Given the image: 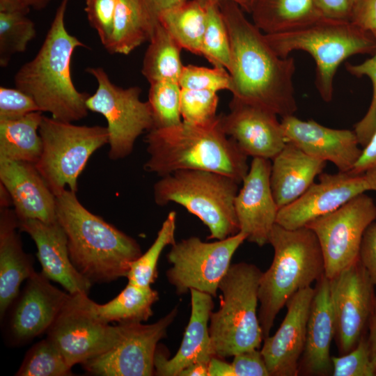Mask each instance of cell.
Wrapping results in <instances>:
<instances>
[{
  "mask_svg": "<svg viewBox=\"0 0 376 376\" xmlns=\"http://www.w3.org/2000/svg\"><path fill=\"white\" fill-rule=\"evenodd\" d=\"M230 45L233 98L269 110L280 117L297 110L292 56L281 57L262 32L234 2L219 1Z\"/></svg>",
  "mask_w": 376,
  "mask_h": 376,
  "instance_id": "cell-1",
  "label": "cell"
},
{
  "mask_svg": "<svg viewBox=\"0 0 376 376\" xmlns=\"http://www.w3.org/2000/svg\"><path fill=\"white\" fill-rule=\"evenodd\" d=\"M145 141L149 158L144 169L160 177L179 170H202L228 175L240 184L249 169L248 156L225 134L219 115L206 125L182 121L152 128Z\"/></svg>",
  "mask_w": 376,
  "mask_h": 376,
  "instance_id": "cell-2",
  "label": "cell"
},
{
  "mask_svg": "<svg viewBox=\"0 0 376 376\" xmlns=\"http://www.w3.org/2000/svg\"><path fill=\"white\" fill-rule=\"evenodd\" d=\"M56 221L63 229L70 260L93 283L126 277L141 254L139 243L87 210L76 192L65 189L56 195Z\"/></svg>",
  "mask_w": 376,
  "mask_h": 376,
  "instance_id": "cell-3",
  "label": "cell"
},
{
  "mask_svg": "<svg viewBox=\"0 0 376 376\" xmlns=\"http://www.w3.org/2000/svg\"><path fill=\"white\" fill-rule=\"evenodd\" d=\"M70 0H61L45 38L35 57L16 72V88L30 95L41 112L56 120L74 122L88 115L90 94L79 91L71 77V60L78 47L88 48L70 34L65 15Z\"/></svg>",
  "mask_w": 376,
  "mask_h": 376,
  "instance_id": "cell-4",
  "label": "cell"
},
{
  "mask_svg": "<svg viewBox=\"0 0 376 376\" xmlns=\"http://www.w3.org/2000/svg\"><path fill=\"white\" fill-rule=\"evenodd\" d=\"M269 244L274 249V258L262 273L258 289L263 340L269 336L276 315L289 299L324 274L322 250L311 229L305 226L290 230L275 224Z\"/></svg>",
  "mask_w": 376,
  "mask_h": 376,
  "instance_id": "cell-5",
  "label": "cell"
},
{
  "mask_svg": "<svg viewBox=\"0 0 376 376\" xmlns=\"http://www.w3.org/2000/svg\"><path fill=\"white\" fill-rule=\"evenodd\" d=\"M265 38L281 57L300 50L313 58L315 87L326 102L333 99L334 77L340 64L353 55L376 51L375 38L351 20L324 17L296 29L265 34Z\"/></svg>",
  "mask_w": 376,
  "mask_h": 376,
  "instance_id": "cell-6",
  "label": "cell"
},
{
  "mask_svg": "<svg viewBox=\"0 0 376 376\" xmlns=\"http://www.w3.org/2000/svg\"><path fill=\"white\" fill-rule=\"evenodd\" d=\"M262 273L255 265L241 262L230 265L219 283V308L209 322L214 357L260 348L263 336L257 308Z\"/></svg>",
  "mask_w": 376,
  "mask_h": 376,
  "instance_id": "cell-7",
  "label": "cell"
},
{
  "mask_svg": "<svg viewBox=\"0 0 376 376\" xmlns=\"http://www.w3.org/2000/svg\"><path fill=\"white\" fill-rule=\"evenodd\" d=\"M239 185L218 173L179 170L155 182L153 197L159 206L169 203L183 206L207 227V239L224 240L240 232L235 210Z\"/></svg>",
  "mask_w": 376,
  "mask_h": 376,
  "instance_id": "cell-8",
  "label": "cell"
},
{
  "mask_svg": "<svg viewBox=\"0 0 376 376\" xmlns=\"http://www.w3.org/2000/svg\"><path fill=\"white\" fill-rule=\"evenodd\" d=\"M39 134L42 152L36 167L56 195L77 191V179L90 157L108 143L107 127L77 125L42 116Z\"/></svg>",
  "mask_w": 376,
  "mask_h": 376,
  "instance_id": "cell-9",
  "label": "cell"
},
{
  "mask_svg": "<svg viewBox=\"0 0 376 376\" xmlns=\"http://www.w3.org/2000/svg\"><path fill=\"white\" fill-rule=\"evenodd\" d=\"M86 71L97 81V87L86 102L88 111L102 115L107 123L109 157L113 160L130 155L137 138L154 127L150 105L140 99L138 86L127 88L113 84L100 67Z\"/></svg>",
  "mask_w": 376,
  "mask_h": 376,
  "instance_id": "cell-10",
  "label": "cell"
},
{
  "mask_svg": "<svg viewBox=\"0 0 376 376\" xmlns=\"http://www.w3.org/2000/svg\"><path fill=\"white\" fill-rule=\"evenodd\" d=\"M246 237L240 231L212 242L195 236L175 242L167 254L171 265L166 272L168 281L179 295L194 289L216 297L234 253Z\"/></svg>",
  "mask_w": 376,
  "mask_h": 376,
  "instance_id": "cell-11",
  "label": "cell"
},
{
  "mask_svg": "<svg viewBox=\"0 0 376 376\" xmlns=\"http://www.w3.org/2000/svg\"><path fill=\"white\" fill-rule=\"evenodd\" d=\"M375 219V203L363 193L306 226L318 240L329 279L359 260L363 233Z\"/></svg>",
  "mask_w": 376,
  "mask_h": 376,
  "instance_id": "cell-12",
  "label": "cell"
},
{
  "mask_svg": "<svg viewBox=\"0 0 376 376\" xmlns=\"http://www.w3.org/2000/svg\"><path fill=\"white\" fill-rule=\"evenodd\" d=\"M92 303L86 294L70 295L47 331L72 368L110 350L120 334L119 324L111 326L96 317Z\"/></svg>",
  "mask_w": 376,
  "mask_h": 376,
  "instance_id": "cell-13",
  "label": "cell"
},
{
  "mask_svg": "<svg viewBox=\"0 0 376 376\" xmlns=\"http://www.w3.org/2000/svg\"><path fill=\"white\" fill-rule=\"evenodd\" d=\"M178 313V307L152 324H119L120 334L108 351L81 364L91 375L100 376L154 375L155 354Z\"/></svg>",
  "mask_w": 376,
  "mask_h": 376,
  "instance_id": "cell-14",
  "label": "cell"
},
{
  "mask_svg": "<svg viewBox=\"0 0 376 376\" xmlns=\"http://www.w3.org/2000/svg\"><path fill=\"white\" fill-rule=\"evenodd\" d=\"M375 287L359 260L329 279L339 355L354 349L365 336L376 296Z\"/></svg>",
  "mask_w": 376,
  "mask_h": 376,
  "instance_id": "cell-15",
  "label": "cell"
},
{
  "mask_svg": "<svg viewBox=\"0 0 376 376\" xmlns=\"http://www.w3.org/2000/svg\"><path fill=\"white\" fill-rule=\"evenodd\" d=\"M70 297L42 272H35L5 315L3 333L8 344L21 346L47 333Z\"/></svg>",
  "mask_w": 376,
  "mask_h": 376,
  "instance_id": "cell-16",
  "label": "cell"
},
{
  "mask_svg": "<svg viewBox=\"0 0 376 376\" xmlns=\"http://www.w3.org/2000/svg\"><path fill=\"white\" fill-rule=\"evenodd\" d=\"M297 199L279 210L276 224L290 230L305 227L313 220L337 210L369 190L363 174L322 173Z\"/></svg>",
  "mask_w": 376,
  "mask_h": 376,
  "instance_id": "cell-17",
  "label": "cell"
},
{
  "mask_svg": "<svg viewBox=\"0 0 376 376\" xmlns=\"http://www.w3.org/2000/svg\"><path fill=\"white\" fill-rule=\"evenodd\" d=\"M229 107L228 113L219 115L225 134L248 157L272 160L286 144L277 115L233 98Z\"/></svg>",
  "mask_w": 376,
  "mask_h": 376,
  "instance_id": "cell-18",
  "label": "cell"
},
{
  "mask_svg": "<svg viewBox=\"0 0 376 376\" xmlns=\"http://www.w3.org/2000/svg\"><path fill=\"white\" fill-rule=\"evenodd\" d=\"M271 161L254 157L235 198L240 231L246 240L263 246L269 244L279 207L270 186Z\"/></svg>",
  "mask_w": 376,
  "mask_h": 376,
  "instance_id": "cell-19",
  "label": "cell"
},
{
  "mask_svg": "<svg viewBox=\"0 0 376 376\" xmlns=\"http://www.w3.org/2000/svg\"><path fill=\"white\" fill-rule=\"evenodd\" d=\"M315 288L295 293L287 301L286 315L276 333L264 339L261 353L269 376H297L304 352L306 326Z\"/></svg>",
  "mask_w": 376,
  "mask_h": 376,
  "instance_id": "cell-20",
  "label": "cell"
},
{
  "mask_svg": "<svg viewBox=\"0 0 376 376\" xmlns=\"http://www.w3.org/2000/svg\"><path fill=\"white\" fill-rule=\"evenodd\" d=\"M281 123L286 143L313 157L331 162L338 171L350 172L361 155L363 148L354 130L329 128L295 115L282 118Z\"/></svg>",
  "mask_w": 376,
  "mask_h": 376,
  "instance_id": "cell-21",
  "label": "cell"
},
{
  "mask_svg": "<svg viewBox=\"0 0 376 376\" xmlns=\"http://www.w3.org/2000/svg\"><path fill=\"white\" fill-rule=\"evenodd\" d=\"M19 230L34 241L41 272L50 281L59 283L70 295L88 294L92 283L72 264L66 235L57 222L37 219H18Z\"/></svg>",
  "mask_w": 376,
  "mask_h": 376,
  "instance_id": "cell-22",
  "label": "cell"
},
{
  "mask_svg": "<svg viewBox=\"0 0 376 376\" xmlns=\"http://www.w3.org/2000/svg\"><path fill=\"white\" fill-rule=\"evenodd\" d=\"M0 181L19 220L57 221L56 196L34 164L0 159Z\"/></svg>",
  "mask_w": 376,
  "mask_h": 376,
  "instance_id": "cell-23",
  "label": "cell"
},
{
  "mask_svg": "<svg viewBox=\"0 0 376 376\" xmlns=\"http://www.w3.org/2000/svg\"><path fill=\"white\" fill-rule=\"evenodd\" d=\"M191 315L180 346L171 359L157 347L155 375L179 376L182 370L196 362L209 363L214 357L209 332V322L214 307L212 296L191 289Z\"/></svg>",
  "mask_w": 376,
  "mask_h": 376,
  "instance_id": "cell-24",
  "label": "cell"
},
{
  "mask_svg": "<svg viewBox=\"0 0 376 376\" xmlns=\"http://www.w3.org/2000/svg\"><path fill=\"white\" fill-rule=\"evenodd\" d=\"M306 326L299 375H332L330 347L335 337V318L329 291V279L324 274L317 281Z\"/></svg>",
  "mask_w": 376,
  "mask_h": 376,
  "instance_id": "cell-25",
  "label": "cell"
},
{
  "mask_svg": "<svg viewBox=\"0 0 376 376\" xmlns=\"http://www.w3.org/2000/svg\"><path fill=\"white\" fill-rule=\"evenodd\" d=\"M18 218L14 210L1 208L0 214V318L20 291L22 283L36 271L31 255L24 252L19 235Z\"/></svg>",
  "mask_w": 376,
  "mask_h": 376,
  "instance_id": "cell-26",
  "label": "cell"
},
{
  "mask_svg": "<svg viewBox=\"0 0 376 376\" xmlns=\"http://www.w3.org/2000/svg\"><path fill=\"white\" fill-rule=\"evenodd\" d=\"M272 161L270 186L279 209L301 196L326 166L325 161L306 154L290 143Z\"/></svg>",
  "mask_w": 376,
  "mask_h": 376,
  "instance_id": "cell-27",
  "label": "cell"
},
{
  "mask_svg": "<svg viewBox=\"0 0 376 376\" xmlns=\"http://www.w3.org/2000/svg\"><path fill=\"white\" fill-rule=\"evenodd\" d=\"M250 15L265 34L296 29L322 17L314 0H255Z\"/></svg>",
  "mask_w": 376,
  "mask_h": 376,
  "instance_id": "cell-28",
  "label": "cell"
},
{
  "mask_svg": "<svg viewBox=\"0 0 376 376\" xmlns=\"http://www.w3.org/2000/svg\"><path fill=\"white\" fill-rule=\"evenodd\" d=\"M155 26L139 0H117L111 36L104 48L127 55L149 41Z\"/></svg>",
  "mask_w": 376,
  "mask_h": 376,
  "instance_id": "cell-29",
  "label": "cell"
},
{
  "mask_svg": "<svg viewBox=\"0 0 376 376\" xmlns=\"http://www.w3.org/2000/svg\"><path fill=\"white\" fill-rule=\"evenodd\" d=\"M41 111L12 120H0V159L36 164L42 152Z\"/></svg>",
  "mask_w": 376,
  "mask_h": 376,
  "instance_id": "cell-30",
  "label": "cell"
},
{
  "mask_svg": "<svg viewBox=\"0 0 376 376\" xmlns=\"http://www.w3.org/2000/svg\"><path fill=\"white\" fill-rule=\"evenodd\" d=\"M158 22L169 33L179 46L201 56L206 15L199 0H187L163 12Z\"/></svg>",
  "mask_w": 376,
  "mask_h": 376,
  "instance_id": "cell-31",
  "label": "cell"
},
{
  "mask_svg": "<svg viewBox=\"0 0 376 376\" xmlns=\"http://www.w3.org/2000/svg\"><path fill=\"white\" fill-rule=\"evenodd\" d=\"M158 299V292L150 286L141 287L128 282L115 298L104 304L93 301L92 307L96 317L105 323L142 322L152 315V306Z\"/></svg>",
  "mask_w": 376,
  "mask_h": 376,
  "instance_id": "cell-32",
  "label": "cell"
},
{
  "mask_svg": "<svg viewBox=\"0 0 376 376\" xmlns=\"http://www.w3.org/2000/svg\"><path fill=\"white\" fill-rule=\"evenodd\" d=\"M141 72L149 83L171 81L179 83L183 65L181 47L169 33L157 23L150 39Z\"/></svg>",
  "mask_w": 376,
  "mask_h": 376,
  "instance_id": "cell-33",
  "label": "cell"
},
{
  "mask_svg": "<svg viewBox=\"0 0 376 376\" xmlns=\"http://www.w3.org/2000/svg\"><path fill=\"white\" fill-rule=\"evenodd\" d=\"M177 214L170 212L148 249L131 265L127 278L128 282L141 287H149L157 278V265L164 249L175 244Z\"/></svg>",
  "mask_w": 376,
  "mask_h": 376,
  "instance_id": "cell-34",
  "label": "cell"
},
{
  "mask_svg": "<svg viewBox=\"0 0 376 376\" xmlns=\"http://www.w3.org/2000/svg\"><path fill=\"white\" fill-rule=\"evenodd\" d=\"M203 3L205 9L206 24L201 56L213 67L225 68L228 71L230 65V40L219 2L207 1Z\"/></svg>",
  "mask_w": 376,
  "mask_h": 376,
  "instance_id": "cell-35",
  "label": "cell"
},
{
  "mask_svg": "<svg viewBox=\"0 0 376 376\" xmlns=\"http://www.w3.org/2000/svg\"><path fill=\"white\" fill-rule=\"evenodd\" d=\"M36 35L27 15L0 12V65L6 67L13 55L23 53Z\"/></svg>",
  "mask_w": 376,
  "mask_h": 376,
  "instance_id": "cell-36",
  "label": "cell"
},
{
  "mask_svg": "<svg viewBox=\"0 0 376 376\" xmlns=\"http://www.w3.org/2000/svg\"><path fill=\"white\" fill-rule=\"evenodd\" d=\"M72 367L47 338L34 344L26 353L17 376L72 375Z\"/></svg>",
  "mask_w": 376,
  "mask_h": 376,
  "instance_id": "cell-37",
  "label": "cell"
},
{
  "mask_svg": "<svg viewBox=\"0 0 376 376\" xmlns=\"http://www.w3.org/2000/svg\"><path fill=\"white\" fill-rule=\"evenodd\" d=\"M148 102L154 120L153 128L171 127L180 123L181 87L178 82L159 81L150 83Z\"/></svg>",
  "mask_w": 376,
  "mask_h": 376,
  "instance_id": "cell-38",
  "label": "cell"
},
{
  "mask_svg": "<svg viewBox=\"0 0 376 376\" xmlns=\"http://www.w3.org/2000/svg\"><path fill=\"white\" fill-rule=\"evenodd\" d=\"M219 97L217 92L208 90L181 88L180 113L184 123L206 125L218 116Z\"/></svg>",
  "mask_w": 376,
  "mask_h": 376,
  "instance_id": "cell-39",
  "label": "cell"
},
{
  "mask_svg": "<svg viewBox=\"0 0 376 376\" xmlns=\"http://www.w3.org/2000/svg\"><path fill=\"white\" fill-rule=\"evenodd\" d=\"M347 71L353 76L368 77L373 88L372 98L365 116L355 125L354 132L363 148L376 131V51L373 56L359 64L346 63Z\"/></svg>",
  "mask_w": 376,
  "mask_h": 376,
  "instance_id": "cell-40",
  "label": "cell"
},
{
  "mask_svg": "<svg viewBox=\"0 0 376 376\" xmlns=\"http://www.w3.org/2000/svg\"><path fill=\"white\" fill-rule=\"evenodd\" d=\"M179 84L181 88L208 90L218 92L231 90V77L228 71L222 68H212L193 65H183Z\"/></svg>",
  "mask_w": 376,
  "mask_h": 376,
  "instance_id": "cell-41",
  "label": "cell"
},
{
  "mask_svg": "<svg viewBox=\"0 0 376 376\" xmlns=\"http://www.w3.org/2000/svg\"><path fill=\"white\" fill-rule=\"evenodd\" d=\"M334 376H375L366 337L363 336L350 352L331 357Z\"/></svg>",
  "mask_w": 376,
  "mask_h": 376,
  "instance_id": "cell-42",
  "label": "cell"
},
{
  "mask_svg": "<svg viewBox=\"0 0 376 376\" xmlns=\"http://www.w3.org/2000/svg\"><path fill=\"white\" fill-rule=\"evenodd\" d=\"M117 0H85V12L90 25L105 47L111 36Z\"/></svg>",
  "mask_w": 376,
  "mask_h": 376,
  "instance_id": "cell-43",
  "label": "cell"
},
{
  "mask_svg": "<svg viewBox=\"0 0 376 376\" xmlns=\"http://www.w3.org/2000/svg\"><path fill=\"white\" fill-rule=\"evenodd\" d=\"M40 111L34 100L18 89L0 87V120H12Z\"/></svg>",
  "mask_w": 376,
  "mask_h": 376,
  "instance_id": "cell-44",
  "label": "cell"
},
{
  "mask_svg": "<svg viewBox=\"0 0 376 376\" xmlns=\"http://www.w3.org/2000/svg\"><path fill=\"white\" fill-rule=\"evenodd\" d=\"M231 365L234 376H269L261 351L258 349L236 354Z\"/></svg>",
  "mask_w": 376,
  "mask_h": 376,
  "instance_id": "cell-45",
  "label": "cell"
},
{
  "mask_svg": "<svg viewBox=\"0 0 376 376\" xmlns=\"http://www.w3.org/2000/svg\"><path fill=\"white\" fill-rule=\"evenodd\" d=\"M359 260L376 287V223H371L365 230L359 250Z\"/></svg>",
  "mask_w": 376,
  "mask_h": 376,
  "instance_id": "cell-46",
  "label": "cell"
},
{
  "mask_svg": "<svg viewBox=\"0 0 376 376\" xmlns=\"http://www.w3.org/2000/svg\"><path fill=\"white\" fill-rule=\"evenodd\" d=\"M322 17L351 20L358 0H314Z\"/></svg>",
  "mask_w": 376,
  "mask_h": 376,
  "instance_id": "cell-47",
  "label": "cell"
},
{
  "mask_svg": "<svg viewBox=\"0 0 376 376\" xmlns=\"http://www.w3.org/2000/svg\"><path fill=\"white\" fill-rule=\"evenodd\" d=\"M351 21L376 40V0H358Z\"/></svg>",
  "mask_w": 376,
  "mask_h": 376,
  "instance_id": "cell-48",
  "label": "cell"
},
{
  "mask_svg": "<svg viewBox=\"0 0 376 376\" xmlns=\"http://www.w3.org/2000/svg\"><path fill=\"white\" fill-rule=\"evenodd\" d=\"M187 0H139L152 24L156 26L160 15Z\"/></svg>",
  "mask_w": 376,
  "mask_h": 376,
  "instance_id": "cell-49",
  "label": "cell"
},
{
  "mask_svg": "<svg viewBox=\"0 0 376 376\" xmlns=\"http://www.w3.org/2000/svg\"><path fill=\"white\" fill-rule=\"evenodd\" d=\"M376 164V131L368 144L363 148L361 155L350 171L354 174H362Z\"/></svg>",
  "mask_w": 376,
  "mask_h": 376,
  "instance_id": "cell-50",
  "label": "cell"
},
{
  "mask_svg": "<svg viewBox=\"0 0 376 376\" xmlns=\"http://www.w3.org/2000/svg\"><path fill=\"white\" fill-rule=\"evenodd\" d=\"M368 335L366 337L370 359L376 370V296L371 315L369 319Z\"/></svg>",
  "mask_w": 376,
  "mask_h": 376,
  "instance_id": "cell-51",
  "label": "cell"
},
{
  "mask_svg": "<svg viewBox=\"0 0 376 376\" xmlns=\"http://www.w3.org/2000/svg\"><path fill=\"white\" fill-rule=\"evenodd\" d=\"M213 357L208 363V376H234L231 363Z\"/></svg>",
  "mask_w": 376,
  "mask_h": 376,
  "instance_id": "cell-52",
  "label": "cell"
},
{
  "mask_svg": "<svg viewBox=\"0 0 376 376\" xmlns=\"http://www.w3.org/2000/svg\"><path fill=\"white\" fill-rule=\"evenodd\" d=\"M30 9L24 0H0V12L27 15Z\"/></svg>",
  "mask_w": 376,
  "mask_h": 376,
  "instance_id": "cell-53",
  "label": "cell"
},
{
  "mask_svg": "<svg viewBox=\"0 0 376 376\" xmlns=\"http://www.w3.org/2000/svg\"><path fill=\"white\" fill-rule=\"evenodd\" d=\"M208 363L196 362L181 371L179 376H208Z\"/></svg>",
  "mask_w": 376,
  "mask_h": 376,
  "instance_id": "cell-54",
  "label": "cell"
},
{
  "mask_svg": "<svg viewBox=\"0 0 376 376\" xmlns=\"http://www.w3.org/2000/svg\"><path fill=\"white\" fill-rule=\"evenodd\" d=\"M369 190L376 191V164L368 169L363 173Z\"/></svg>",
  "mask_w": 376,
  "mask_h": 376,
  "instance_id": "cell-55",
  "label": "cell"
},
{
  "mask_svg": "<svg viewBox=\"0 0 376 376\" xmlns=\"http://www.w3.org/2000/svg\"><path fill=\"white\" fill-rule=\"evenodd\" d=\"M202 3L207 1H220L222 0H199ZM237 4L245 13L250 14L255 0H227Z\"/></svg>",
  "mask_w": 376,
  "mask_h": 376,
  "instance_id": "cell-56",
  "label": "cell"
},
{
  "mask_svg": "<svg viewBox=\"0 0 376 376\" xmlns=\"http://www.w3.org/2000/svg\"><path fill=\"white\" fill-rule=\"evenodd\" d=\"M31 8L36 10L45 9L51 0H24Z\"/></svg>",
  "mask_w": 376,
  "mask_h": 376,
  "instance_id": "cell-57",
  "label": "cell"
}]
</instances>
